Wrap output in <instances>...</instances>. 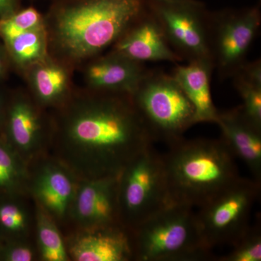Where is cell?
Returning <instances> with one entry per match:
<instances>
[{
    "mask_svg": "<svg viewBox=\"0 0 261 261\" xmlns=\"http://www.w3.org/2000/svg\"><path fill=\"white\" fill-rule=\"evenodd\" d=\"M49 112V154L80 180L119 176L154 142L129 94L75 87Z\"/></svg>",
    "mask_w": 261,
    "mask_h": 261,
    "instance_id": "6da1fadb",
    "label": "cell"
},
{
    "mask_svg": "<svg viewBox=\"0 0 261 261\" xmlns=\"http://www.w3.org/2000/svg\"><path fill=\"white\" fill-rule=\"evenodd\" d=\"M147 0H54L44 15L49 56L73 70L111 47L147 12Z\"/></svg>",
    "mask_w": 261,
    "mask_h": 261,
    "instance_id": "7a4b0ae2",
    "label": "cell"
},
{
    "mask_svg": "<svg viewBox=\"0 0 261 261\" xmlns=\"http://www.w3.org/2000/svg\"><path fill=\"white\" fill-rule=\"evenodd\" d=\"M168 146L162 159L170 204L200 208L241 178L221 138L183 137Z\"/></svg>",
    "mask_w": 261,
    "mask_h": 261,
    "instance_id": "3957f363",
    "label": "cell"
},
{
    "mask_svg": "<svg viewBox=\"0 0 261 261\" xmlns=\"http://www.w3.org/2000/svg\"><path fill=\"white\" fill-rule=\"evenodd\" d=\"M130 234L136 260L200 261L212 256L196 211L187 206H166Z\"/></svg>",
    "mask_w": 261,
    "mask_h": 261,
    "instance_id": "277c9868",
    "label": "cell"
},
{
    "mask_svg": "<svg viewBox=\"0 0 261 261\" xmlns=\"http://www.w3.org/2000/svg\"><path fill=\"white\" fill-rule=\"evenodd\" d=\"M132 97L154 142L171 145L196 124L193 106L172 75L148 70Z\"/></svg>",
    "mask_w": 261,
    "mask_h": 261,
    "instance_id": "5b68a950",
    "label": "cell"
},
{
    "mask_svg": "<svg viewBox=\"0 0 261 261\" xmlns=\"http://www.w3.org/2000/svg\"><path fill=\"white\" fill-rule=\"evenodd\" d=\"M169 205L162 154L152 145L137 154L119 174L120 222L130 233Z\"/></svg>",
    "mask_w": 261,
    "mask_h": 261,
    "instance_id": "8992f818",
    "label": "cell"
},
{
    "mask_svg": "<svg viewBox=\"0 0 261 261\" xmlns=\"http://www.w3.org/2000/svg\"><path fill=\"white\" fill-rule=\"evenodd\" d=\"M261 182L240 178L196 211L202 238L211 249L233 246L246 234L250 214L260 193Z\"/></svg>",
    "mask_w": 261,
    "mask_h": 261,
    "instance_id": "52a82bcc",
    "label": "cell"
},
{
    "mask_svg": "<svg viewBox=\"0 0 261 261\" xmlns=\"http://www.w3.org/2000/svg\"><path fill=\"white\" fill-rule=\"evenodd\" d=\"M261 24L260 5L242 9L209 12V45L219 78L233 75L246 62V57Z\"/></svg>",
    "mask_w": 261,
    "mask_h": 261,
    "instance_id": "ba28073f",
    "label": "cell"
},
{
    "mask_svg": "<svg viewBox=\"0 0 261 261\" xmlns=\"http://www.w3.org/2000/svg\"><path fill=\"white\" fill-rule=\"evenodd\" d=\"M147 3L168 44L183 61L212 60L209 45V11L204 3L199 0L184 3L147 0Z\"/></svg>",
    "mask_w": 261,
    "mask_h": 261,
    "instance_id": "9c48e42d",
    "label": "cell"
},
{
    "mask_svg": "<svg viewBox=\"0 0 261 261\" xmlns=\"http://www.w3.org/2000/svg\"><path fill=\"white\" fill-rule=\"evenodd\" d=\"M51 135L49 111L41 107L25 88L10 92L1 136L30 164L48 153Z\"/></svg>",
    "mask_w": 261,
    "mask_h": 261,
    "instance_id": "30bf717a",
    "label": "cell"
},
{
    "mask_svg": "<svg viewBox=\"0 0 261 261\" xmlns=\"http://www.w3.org/2000/svg\"><path fill=\"white\" fill-rule=\"evenodd\" d=\"M29 193L36 205L57 223L68 219L80 180L71 171L49 154L29 164Z\"/></svg>",
    "mask_w": 261,
    "mask_h": 261,
    "instance_id": "8fae6325",
    "label": "cell"
},
{
    "mask_svg": "<svg viewBox=\"0 0 261 261\" xmlns=\"http://www.w3.org/2000/svg\"><path fill=\"white\" fill-rule=\"evenodd\" d=\"M118 177L80 180L68 216L80 230L121 226Z\"/></svg>",
    "mask_w": 261,
    "mask_h": 261,
    "instance_id": "7c38bea8",
    "label": "cell"
},
{
    "mask_svg": "<svg viewBox=\"0 0 261 261\" xmlns=\"http://www.w3.org/2000/svg\"><path fill=\"white\" fill-rule=\"evenodd\" d=\"M79 70L87 88L130 95L148 71L144 63L111 50L89 60Z\"/></svg>",
    "mask_w": 261,
    "mask_h": 261,
    "instance_id": "4fadbf2b",
    "label": "cell"
},
{
    "mask_svg": "<svg viewBox=\"0 0 261 261\" xmlns=\"http://www.w3.org/2000/svg\"><path fill=\"white\" fill-rule=\"evenodd\" d=\"M65 244L70 260L128 261L134 258L129 231L121 226L79 230Z\"/></svg>",
    "mask_w": 261,
    "mask_h": 261,
    "instance_id": "5bb4252c",
    "label": "cell"
},
{
    "mask_svg": "<svg viewBox=\"0 0 261 261\" xmlns=\"http://www.w3.org/2000/svg\"><path fill=\"white\" fill-rule=\"evenodd\" d=\"M111 48V51L144 64L161 61L178 64L184 61L168 44L161 25L149 8Z\"/></svg>",
    "mask_w": 261,
    "mask_h": 261,
    "instance_id": "9a60e30c",
    "label": "cell"
},
{
    "mask_svg": "<svg viewBox=\"0 0 261 261\" xmlns=\"http://www.w3.org/2000/svg\"><path fill=\"white\" fill-rule=\"evenodd\" d=\"M74 70L48 56L33 65L21 75L25 89L41 107L51 111L61 107L73 94Z\"/></svg>",
    "mask_w": 261,
    "mask_h": 261,
    "instance_id": "2e32d148",
    "label": "cell"
},
{
    "mask_svg": "<svg viewBox=\"0 0 261 261\" xmlns=\"http://www.w3.org/2000/svg\"><path fill=\"white\" fill-rule=\"evenodd\" d=\"M216 123L234 157L242 160L254 179L261 182V128L247 118L241 106L219 112Z\"/></svg>",
    "mask_w": 261,
    "mask_h": 261,
    "instance_id": "e0dca14e",
    "label": "cell"
},
{
    "mask_svg": "<svg viewBox=\"0 0 261 261\" xmlns=\"http://www.w3.org/2000/svg\"><path fill=\"white\" fill-rule=\"evenodd\" d=\"M214 65L212 60L201 59L176 65L173 76L195 109V123H215L219 111L215 106L211 90Z\"/></svg>",
    "mask_w": 261,
    "mask_h": 261,
    "instance_id": "ac0fdd59",
    "label": "cell"
},
{
    "mask_svg": "<svg viewBox=\"0 0 261 261\" xmlns=\"http://www.w3.org/2000/svg\"><path fill=\"white\" fill-rule=\"evenodd\" d=\"M3 42L9 56L11 68L20 75L33 65L49 56L44 25Z\"/></svg>",
    "mask_w": 261,
    "mask_h": 261,
    "instance_id": "d6986e66",
    "label": "cell"
},
{
    "mask_svg": "<svg viewBox=\"0 0 261 261\" xmlns=\"http://www.w3.org/2000/svg\"><path fill=\"white\" fill-rule=\"evenodd\" d=\"M29 164L0 135V197H25L29 193Z\"/></svg>",
    "mask_w": 261,
    "mask_h": 261,
    "instance_id": "ffe728a7",
    "label": "cell"
},
{
    "mask_svg": "<svg viewBox=\"0 0 261 261\" xmlns=\"http://www.w3.org/2000/svg\"><path fill=\"white\" fill-rule=\"evenodd\" d=\"M36 234L38 252L43 261H69L66 244L58 223L40 206L36 205Z\"/></svg>",
    "mask_w": 261,
    "mask_h": 261,
    "instance_id": "44dd1931",
    "label": "cell"
},
{
    "mask_svg": "<svg viewBox=\"0 0 261 261\" xmlns=\"http://www.w3.org/2000/svg\"><path fill=\"white\" fill-rule=\"evenodd\" d=\"M23 197H0V235L4 240L28 239L32 218Z\"/></svg>",
    "mask_w": 261,
    "mask_h": 261,
    "instance_id": "7402d4cb",
    "label": "cell"
},
{
    "mask_svg": "<svg viewBox=\"0 0 261 261\" xmlns=\"http://www.w3.org/2000/svg\"><path fill=\"white\" fill-rule=\"evenodd\" d=\"M44 25V15L37 8H21L8 18L0 19V39L4 42Z\"/></svg>",
    "mask_w": 261,
    "mask_h": 261,
    "instance_id": "603a6c76",
    "label": "cell"
},
{
    "mask_svg": "<svg viewBox=\"0 0 261 261\" xmlns=\"http://www.w3.org/2000/svg\"><path fill=\"white\" fill-rule=\"evenodd\" d=\"M233 85L243 101L241 107L247 118L261 128V86L245 80L241 75L232 77Z\"/></svg>",
    "mask_w": 261,
    "mask_h": 261,
    "instance_id": "cb8c5ba5",
    "label": "cell"
},
{
    "mask_svg": "<svg viewBox=\"0 0 261 261\" xmlns=\"http://www.w3.org/2000/svg\"><path fill=\"white\" fill-rule=\"evenodd\" d=\"M229 253L221 257V261H260V228L250 227L246 234L233 245Z\"/></svg>",
    "mask_w": 261,
    "mask_h": 261,
    "instance_id": "d4e9b609",
    "label": "cell"
},
{
    "mask_svg": "<svg viewBox=\"0 0 261 261\" xmlns=\"http://www.w3.org/2000/svg\"><path fill=\"white\" fill-rule=\"evenodd\" d=\"M35 255L28 239L5 240L0 245V261H33Z\"/></svg>",
    "mask_w": 261,
    "mask_h": 261,
    "instance_id": "484cf974",
    "label": "cell"
},
{
    "mask_svg": "<svg viewBox=\"0 0 261 261\" xmlns=\"http://www.w3.org/2000/svg\"><path fill=\"white\" fill-rule=\"evenodd\" d=\"M22 0H0V19L8 18L21 9Z\"/></svg>",
    "mask_w": 261,
    "mask_h": 261,
    "instance_id": "4316f807",
    "label": "cell"
},
{
    "mask_svg": "<svg viewBox=\"0 0 261 261\" xmlns=\"http://www.w3.org/2000/svg\"><path fill=\"white\" fill-rule=\"evenodd\" d=\"M10 68H11V64H10L9 56L7 53L4 44L0 39V82H3L6 78Z\"/></svg>",
    "mask_w": 261,
    "mask_h": 261,
    "instance_id": "83f0119b",
    "label": "cell"
},
{
    "mask_svg": "<svg viewBox=\"0 0 261 261\" xmlns=\"http://www.w3.org/2000/svg\"><path fill=\"white\" fill-rule=\"evenodd\" d=\"M10 92H7L0 87V135L4 125L5 114L8 107Z\"/></svg>",
    "mask_w": 261,
    "mask_h": 261,
    "instance_id": "f1b7e54d",
    "label": "cell"
},
{
    "mask_svg": "<svg viewBox=\"0 0 261 261\" xmlns=\"http://www.w3.org/2000/svg\"><path fill=\"white\" fill-rule=\"evenodd\" d=\"M154 1L163 2V3H184V2H192L193 0H154Z\"/></svg>",
    "mask_w": 261,
    "mask_h": 261,
    "instance_id": "f546056e",
    "label": "cell"
},
{
    "mask_svg": "<svg viewBox=\"0 0 261 261\" xmlns=\"http://www.w3.org/2000/svg\"><path fill=\"white\" fill-rule=\"evenodd\" d=\"M50 1H51H51H54V0H50Z\"/></svg>",
    "mask_w": 261,
    "mask_h": 261,
    "instance_id": "4dcf8cb0",
    "label": "cell"
}]
</instances>
